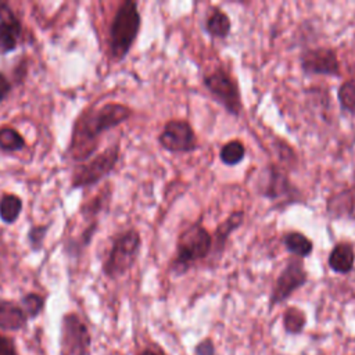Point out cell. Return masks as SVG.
<instances>
[{"instance_id": "1", "label": "cell", "mask_w": 355, "mask_h": 355, "mask_svg": "<svg viewBox=\"0 0 355 355\" xmlns=\"http://www.w3.org/2000/svg\"><path fill=\"white\" fill-rule=\"evenodd\" d=\"M132 115L133 110L129 105L115 101L85 110L73 122L65 155L72 161H87L97 151L101 135L125 123Z\"/></svg>"}, {"instance_id": "2", "label": "cell", "mask_w": 355, "mask_h": 355, "mask_svg": "<svg viewBox=\"0 0 355 355\" xmlns=\"http://www.w3.org/2000/svg\"><path fill=\"white\" fill-rule=\"evenodd\" d=\"M212 250V236L208 229L196 220L186 226L178 236L175 257L171 261V272L173 276L187 273L197 262L208 259Z\"/></svg>"}, {"instance_id": "3", "label": "cell", "mask_w": 355, "mask_h": 355, "mask_svg": "<svg viewBox=\"0 0 355 355\" xmlns=\"http://www.w3.org/2000/svg\"><path fill=\"white\" fill-rule=\"evenodd\" d=\"M141 28V15L139 6L133 0L122 1L110 25L108 49L114 61H122L132 50Z\"/></svg>"}, {"instance_id": "4", "label": "cell", "mask_w": 355, "mask_h": 355, "mask_svg": "<svg viewBox=\"0 0 355 355\" xmlns=\"http://www.w3.org/2000/svg\"><path fill=\"white\" fill-rule=\"evenodd\" d=\"M140 250L141 236L137 229L130 227L116 233L111 239L110 250L103 261V275L111 280L122 277L136 263Z\"/></svg>"}, {"instance_id": "5", "label": "cell", "mask_w": 355, "mask_h": 355, "mask_svg": "<svg viewBox=\"0 0 355 355\" xmlns=\"http://www.w3.org/2000/svg\"><path fill=\"white\" fill-rule=\"evenodd\" d=\"M255 190L262 198L275 202V208L305 202L302 191L290 180L287 172L276 164H268L259 172Z\"/></svg>"}, {"instance_id": "6", "label": "cell", "mask_w": 355, "mask_h": 355, "mask_svg": "<svg viewBox=\"0 0 355 355\" xmlns=\"http://www.w3.org/2000/svg\"><path fill=\"white\" fill-rule=\"evenodd\" d=\"M119 157L121 144L116 141L87 161L78 164L71 175V189L78 190L96 186L114 172Z\"/></svg>"}, {"instance_id": "7", "label": "cell", "mask_w": 355, "mask_h": 355, "mask_svg": "<svg viewBox=\"0 0 355 355\" xmlns=\"http://www.w3.org/2000/svg\"><path fill=\"white\" fill-rule=\"evenodd\" d=\"M202 85L229 115L240 116L243 111L241 93L237 80L229 71L222 67L212 69L202 76Z\"/></svg>"}, {"instance_id": "8", "label": "cell", "mask_w": 355, "mask_h": 355, "mask_svg": "<svg viewBox=\"0 0 355 355\" xmlns=\"http://www.w3.org/2000/svg\"><path fill=\"white\" fill-rule=\"evenodd\" d=\"M306 282L308 272L304 266V261L297 257H290L275 280L268 301V309L272 311L279 304L287 301L297 290L305 286Z\"/></svg>"}, {"instance_id": "9", "label": "cell", "mask_w": 355, "mask_h": 355, "mask_svg": "<svg viewBox=\"0 0 355 355\" xmlns=\"http://www.w3.org/2000/svg\"><path fill=\"white\" fill-rule=\"evenodd\" d=\"M157 140L161 148L172 154H189L200 148V141L191 123L179 118L166 121Z\"/></svg>"}, {"instance_id": "10", "label": "cell", "mask_w": 355, "mask_h": 355, "mask_svg": "<svg viewBox=\"0 0 355 355\" xmlns=\"http://www.w3.org/2000/svg\"><path fill=\"white\" fill-rule=\"evenodd\" d=\"M90 333L86 323L75 312L65 313L61 319L60 354L61 355H89Z\"/></svg>"}, {"instance_id": "11", "label": "cell", "mask_w": 355, "mask_h": 355, "mask_svg": "<svg viewBox=\"0 0 355 355\" xmlns=\"http://www.w3.org/2000/svg\"><path fill=\"white\" fill-rule=\"evenodd\" d=\"M300 68L305 76H333L341 75V64L337 51L331 47L305 49L300 54Z\"/></svg>"}, {"instance_id": "12", "label": "cell", "mask_w": 355, "mask_h": 355, "mask_svg": "<svg viewBox=\"0 0 355 355\" xmlns=\"http://www.w3.org/2000/svg\"><path fill=\"white\" fill-rule=\"evenodd\" d=\"M245 219V212L243 209H234L232 211L227 218H225L215 229L212 236V250L209 258L212 259V263H216L226 251V244L234 230H237Z\"/></svg>"}, {"instance_id": "13", "label": "cell", "mask_w": 355, "mask_h": 355, "mask_svg": "<svg viewBox=\"0 0 355 355\" xmlns=\"http://www.w3.org/2000/svg\"><path fill=\"white\" fill-rule=\"evenodd\" d=\"M327 266L338 275H348L355 266V245L351 241H338L327 255Z\"/></svg>"}, {"instance_id": "14", "label": "cell", "mask_w": 355, "mask_h": 355, "mask_svg": "<svg viewBox=\"0 0 355 355\" xmlns=\"http://www.w3.org/2000/svg\"><path fill=\"white\" fill-rule=\"evenodd\" d=\"M28 318L21 305L14 301L0 298V329L17 331L26 326Z\"/></svg>"}, {"instance_id": "15", "label": "cell", "mask_w": 355, "mask_h": 355, "mask_svg": "<svg viewBox=\"0 0 355 355\" xmlns=\"http://www.w3.org/2000/svg\"><path fill=\"white\" fill-rule=\"evenodd\" d=\"M282 244L284 250L297 258H308L313 252L312 240L300 230H288L282 237Z\"/></svg>"}, {"instance_id": "16", "label": "cell", "mask_w": 355, "mask_h": 355, "mask_svg": "<svg viewBox=\"0 0 355 355\" xmlns=\"http://www.w3.org/2000/svg\"><path fill=\"white\" fill-rule=\"evenodd\" d=\"M111 196H112V189L110 187V184H105L94 197H92L90 200L85 201L80 205L79 212L87 220V223L93 220H98V215L108 209Z\"/></svg>"}, {"instance_id": "17", "label": "cell", "mask_w": 355, "mask_h": 355, "mask_svg": "<svg viewBox=\"0 0 355 355\" xmlns=\"http://www.w3.org/2000/svg\"><path fill=\"white\" fill-rule=\"evenodd\" d=\"M98 225H100L98 220H93V222L87 223V226L82 230V233L79 236L67 239L64 241V245H62L64 254L67 257H69V258L79 257L90 245V243L93 241V239H94V236L97 233Z\"/></svg>"}, {"instance_id": "18", "label": "cell", "mask_w": 355, "mask_h": 355, "mask_svg": "<svg viewBox=\"0 0 355 355\" xmlns=\"http://www.w3.org/2000/svg\"><path fill=\"white\" fill-rule=\"evenodd\" d=\"M204 29L214 39H226L232 31L230 17L220 7H212L205 18Z\"/></svg>"}, {"instance_id": "19", "label": "cell", "mask_w": 355, "mask_h": 355, "mask_svg": "<svg viewBox=\"0 0 355 355\" xmlns=\"http://www.w3.org/2000/svg\"><path fill=\"white\" fill-rule=\"evenodd\" d=\"M24 201L14 193H4L0 197V220L4 225H14L22 214Z\"/></svg>"}, {"instance_id": "20", "label": "cell", "mask_w": 355, "mask_h": 355, "mask_svg": "<svg viewBox=\"0 0 355 355\" xmlns=\"http://www.w3.org/2000/svg\"><path fill=\"white\" fill-rule=\"evenodd\" d=\"M245 158V146L241 140L226 141L219 150V159L226 166H236Z\"/></svg>"}, {"instance_id": "21", "label": "cell", "mask_w": 355, "mask_h": 355, "mask_svg": "<svg viewBox=\"0 0 355 355\" xmlns=\"http://www.w3.org/2000/svg\"><path fill=\"white\" fill-rule=\"evenodd\" d=\"M26 147L25 137L12 126L0 128V150L4 153H17Z\"/></svg>"}, {"instance_id": "22", "label": "cell", "mask_w": 355, "mask_h": 355, "mask_svg": "<svg viewBox=\"0 0 355 355\" xmlns=\"http://www.w3.org/2000/svg\"><path fill=\"white\" fill-rule=\"evenodd\" d=\"M340 110L355 118V78H348L337 89Z\"/></svg>"}, {"instance_id": "23", "label": "cell", "mask_w": 355, "mask_h": 355, "mask_svg": "<svg viewBox=\"0 0 355 355\" xmlns=\"http://www.w3.org/2000/svg\"><path fill=\"white\" fill-rule=\"evenodd\" d=\"M306 324V315L298 306H288L283 312V329L287 334H300Z\"/></svg>"}, {"instance_id": "24", "label": "cell", "mask_w": 355, "mask_h": 355, "mask_svg": "<svg viewBox=\"0 0 355 355\" xmlns=\"http://www.w3.org/2000/svg\"><path fill=\"white\" fill-rule=\"evenodd\" d=\"M53 222H47V223H35L31 225L28 232H26V241L29 245V250L32 252H40L44 247V240L46 236L51 227Z\"/></svg>"}, {"instance_id": "25", "label": "cell", "mask_w": 355, "mask_h": 355, "mask_svg": "<svg viewBox=\"0 0 355 355\" xmlns=\"http://www.w3.org/2000/svg\"><path fill=\"white\" fill-rule=\"evenodd\" d=\"M0 24L7 26L8 29H11L18 39L22 37V24L18 18V15L15 14V11L12 10V7L7 3L0 0Z\"/></svg>"}, {"instance_id": "26", "label": "cell", "mask_w": 355, "mask_h": 355, "mask_svg": "<svg viewBox=\"0 0 355 355\" xmlns=\"http://www.w3.org/2000/svg\"><path fill=\"white\" fill-rule=\"evenodd\" d=\"M19 305L22 311L25 312L28 319L36 318L44 308V297L37 293H26L21 301Z\"/></svg>"}, {"instance_id": "27", "label": "cell", "mask_w": 355, "mask_h": 355, "mask_svg": "<svg viewBox=\"0 0 355 355\" xmlns=\"http://www.w3.org/2000/svg\"><path fill=\"white\" fill-rule=\"evenodd\" d=\"M18 40L19 39L11 29L0 24V55H6L15 51L18 47Z\"/></svg>"}, {"instance_id": "28", "label": "cell", "mask_w": 355, "mask_h": 355, "mask_svg": "<svg viewBox=\"0 0 355 355\" xmlns=\"http://www.w3.org/2000/svg\"><path fill=\"white\" fill-rule=\"evenodd\" d=\"M26 73H28V60L24 57L12 69V82L17 85H21L25 80Z\"/></svg>"}, {"instance_id": "29", "label": "cell", "mask_w": 355, "mask_h": 355, "mask_svg": "<svg viewBox=\"0 0 355 355\" xmlns=\"http://www.w3.org/2000/svg\"><path fill=\"white\" fill-rule=\"evenodd\" d=\"M194 354L196 355H216L215 344L211 338H204L201 340L196 347H194Z\"/></svg>"}, {"instance_id": "30", "label": "cell", "mask_w": 355, "mask_h": 355, "mask_svg": "<svg viewBox=\"0 0 355 355\" xmlns=\"http://www.w3.org/2000/svg\"><path fill=\"white\" fill-rule=\"evenodd\" d=\"M11 92H12V80H10L3 71H0V103L7 100Z\"/></svg>"}, {"instance_id": "31", "label": "cell", "mask_w": 355, "mask_h": 355, "mask_svg": "<svg viewBox=\"0 0 355 355\" xmlns=\"http://www.w3.org/2000/svg\"><path fill=\"white\" fill-rule=\"evenodd\" d=\"M0 355H18L12 340L3 334H0Z\"/></svg>"}, {"instance_id": "32", "label": "cell", "mask_w": 355, "mask_h": 355, "mask_svg": "<svg viewBox=\"0 0 355 355\" xmlns=\"http://www.w3.org/2000/svg\"><path fill=\"white\" fill-rule=\"evenodd\" d=\"M137 355H165V352L162 349H153V348H146L141 352H139Z\"/></svg>"}, {"instance_id": "33", "label": "cell", "mask_w": 355, "mask_h": 355, "mask_svg": "<svg viewBox=\"0 0 355 355\" xmlns=\"http://www.w3.org/2000/svg\"><path fill=\"white\" fill-rule=\"evenodd\" d=\"M351 190L355 193V166H354V171H352V187Z\"/></svg>"}]
</instances>
